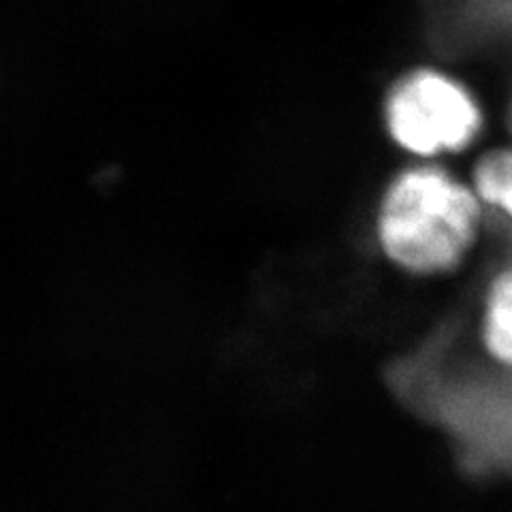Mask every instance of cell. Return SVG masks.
Masks as SVG:
<instances>
[{"label":"cell","instance_id":"1","mask_svg":"<svg viewBox=\"0 0 512 512\" xmlns=\"http://www.w3.org/2000/svg\"><path fill=\"white\" fill-rule=\"evenodd\" d=\"M478 201L444 171L404 173L382 203V246L406 269L423 274L451 269L476 239Z\"/></svg>","mask_w":512,"mask_h":512},{"label":"cell","instance_id":"2","mask_svg":"<svg viewBox=\"0 0 512 512\" xmlns=\"http://www.w3.org/2000/svg\"><path fill=\"white\" fill-rule=\"evenodd\" d=\"M393 137L416 154L457 152L480 128L470 92L440 73L423 71L399 84L389 103Z\"/></svg>","mask_w":512,"mask_h":512},{"label":"cell","instance_id":"3","mask_svg":"<svg viewBox=\"0 0 512 512\" xmlns=\"http://www.w3.org/2000/svg\"><path fill=\"white\" fill-rule=\"evenodd\" d=\"M483 338L489 355L512 370V267L502 271L489 288Z\"/></svg>","mask_w":512,"mask_h":512},{"label":"cell","instance_id":"4","mask_svg":"<svg viewBox=\"0 0 512 512\" xmlns=\"http://www.w3.org/2000/svg\"><path fill=\"white\" fill-rule=\"evenodd\" d=\"M474 184L480 201L512 220V148L495 150L480 160Z\"/></svg>","mask_w":512,"mask_h":512},{"label":"cell","instance_id":"5","mask_svg":"<svg viewBox=\"0 0 512 512\" xmlns=\"http://www.w3.org/2000/svg\"><path fill=\"white\" fill-rule=\"evenodd\" d=\"M472 32L512 43V0H459Z\"/></svg>","mask_w":512,"mask_h":512},{"label":"cell","instance_id":"6","mask_svg":"<svg viewBox=\"0 0 512 512\" xmlns=\"http://www.w3.org/2000/svg\"><path fill=\"white\" fill-rule=\"evenodd\" d=\"M510 126H512V107H510Z\"/></svg>","mask_w":512,"mask_h":512}]
</instances>
